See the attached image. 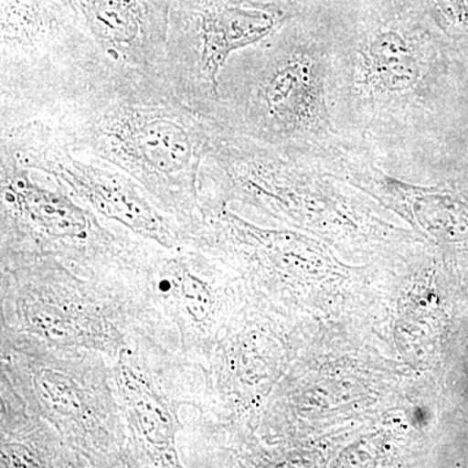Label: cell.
I'll return each mask as SVG.
<instances>
[{"label": "cell", "mask_w": 468, "mask_h": 468, "mask_svg": "<svg viewBox=\"0 0 468 468\" xmlns=\"http://www.w3.org/2000/svg\"><path fill=\"white\" fill-rule=\"evenodd\" d=\"M32 122L70 149L122 169L168 211L183 218L196 211L197 178L215 125L181 100L165 76L112 61Z\"/></svg>", "instance_id": "1"}, {"label": "cell", "mask_w": 468, "mask_h": 468, "mask_svg": "<svg viewBox=\"0 0 468 468\" xmlns=\"http://www.w3.org/2000/svg\"><path fill=\"white\" fill-rule=\"evenodd\" d=\"M440 7L445 12L446 16L452 18V21L466 20V7H464L463 0H437Z\"/></svg>", "instance_id": "6"}, {"label": "cell", "mask_w": 468, "mask_h": 468, "mask_svg": "<svg viewBox=\"0 0 468 468\" xmlns=\"http://www.w3.org/2000/svg\"><path fill=\"white\" fill-rule=\"evenodd\" d=\"M0 151L29 171L63 181L101 212L135 230L156 237L171 232L133 177L106 160L70 149L42 122L0 128Z\"/></svg>", "instance_id": "4"}, {"label": "cell", "mask_w": 468, "mask_h": 468, "mask_svg": "<svg viewBox=\"0 0 468 468\" xmlns=\"http://www.w3.org/2000/svg\"><path fill=\"white\" fill-rule=\"evenodd\" d=\"M368 75L381 90L403 92L414 88L420 68L411 45L396 32L378 34L366 51Z\"/></svg>", "instance_id": "5"}, {"label": "cell", "mask_w": 468, "mask_h": 468, "mask_svg": "<svg viewBox=\"0 0 468 468\" xmlns=\"http://www.w3.org/2000/svg\"><path fill=\"white\" fill-rule=\"evenodd\" d=\"M276 24L272 12L237 0H185L171 11L163 75L209 120L229 58L266 38Z\"/></svg>", "instance_id": "3"}, {"label": "cell", "mask_w": 468, "mask_h": 468, "mask_svg": "<svg viewBox=\"0 0 468 468\" xmlns=\"http://www.w3.org/2000/svg\"><path fill=\"white\" fill-rule=\"evenodd\" d=\"M110 63L58 0H2L0 128L36 119Z\"/></svg>", "instance_id": "2"}]
</instances>
